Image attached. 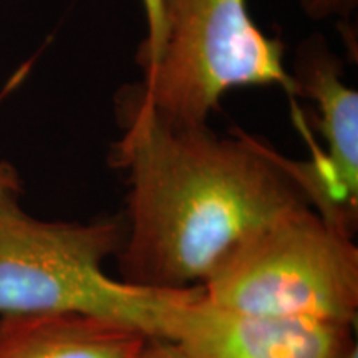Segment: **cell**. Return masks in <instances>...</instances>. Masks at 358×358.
I'll return each mask as SVG.
<instances>
[{"mask_svg":"<svg viewBox=\"0 0 358 358\" xmlns=\"http://www.w3.org/2000/svg\"><path fill=\"white\" fill-rule=\"evenodd\" d=\"M302 12L312 20H348L355 13L358 0H297Z\"/></svg>","mask_w":358,"mask_h":358,"instance_id":"9","label":"cell"},{"mask_svg":"<svg viewBox=\"0 0 358 358\" xmlns=\"http://www.w3.org/2000/svg\"><path fill=\"white\" fill-rule=\"evenodd\" d=\"M201 289L206 301L234 310L353 327L358 249L353 236L302 206L239 241Z\"/></svg>","mask_w":358,"mask_h":358,"instance_id":"4","label":"cell"},{"mask_svg":"<svg viewBox=\"0 0 358 358\" xmlns=\"http://www.w3.org/2000/svg\"><path fill=\"white\" fill-rule=\"evenodd\" d=\"M284 50L254 22L248 0H163L158 48L143 82L128 88L166 122L201 127L236 88L277 87L295 98Z\"/></svg>","mask_w":358,"mask_h":358,"instance_id":"3","label":"cell"},{"mask_svg":"<svg viewBox=\"0 0 358 358\" xmlns=\"http://www.w3.org/2000/svg\"><path fill=\"white\" fill-rule=\"evenodd\" d=\"M17 169L0 161V313L82 312L158 335L163 303L174 290L111 279L105 262L124 239L120 217L42 221L22 206Z\"/></svg>","mask_w":358,"mask_h":358,"instance_id":"2","label":"cell"},{"mask_svg":"<svg viewBox=\"0 0 358 358\" xmlns=\"http://www.w3.org/2000/svg\"><path fill=\"white\" fill-rule=\"evenodd\" d=\"M352 332L334 322L216 306L201 287L173 292L158 319V337L191 358H345L357 345Z\"/></svg>","mask_w":358,"mask_h":358,"instance_id":"6","label":"cell"},{"mask_svg":"<svg viewBox=\"0 0 358 358\" xmlns=\"http://www.w3.org/2000/svg\"><path fill=\"white\" fill-rule=\"evenodd\" d=\"M295 96L312 101L324 150L307 161L287 158L308 204L337 229L353 236L358 222V92L343 78L330 43L313 34L295 50L290 69Z\"/></svg>","mask_w":358,"mask_h":358,"instance_id":"5","label":"cell"},{"mask_svg":"<svg viewBox=\"0 0 358 358\" xmlns=\"http://www.w3.org/2000/svg\"><path fill=\"white\" fill-rule=\"evenodd\" d=\"M138 358H191L178 343L168 338L148 337Z\"/></svg>","mask_w":358,"mask_h":358,"instance_id":"10","label":"cell"},{"mask_svg":"<svg viewBox=\"0 0 358 358\" xmlns=\"http://www.w3.org/2000/svg\"><path fill=\"white\" fill-rule=\"evenodd\" d=\"M345 358H358V347H357V345H355V347H353V348H352V350L347 353V355H345Z\"/></svg>","mask_w":358,"mask_h":358,"instance_id":"11","label":"cell"},{"mask_svg":"<svg viewBox=\"0 0 358 358\" xmlns=\"http://www.w3.org/2000/svg\"><path fill=\"white\" fill-rule=\"evenodd\" d=\"M110 161L128 185L120 280L151 290L201 287L234 245L264 224L310 206L287 158L245 131L179 127L129 92Z\"/></svg>","mask_w":358,"mask_h":358,"instance_id":"1","label":"cell"},{"mask_svg":"<svg viewBox=\"0 0 358 358\" xmlns=\"http://www.w3.org/2000/svg\"><path fill=\"white\" fill-rule=\"evenodd\" d=\"M146 340L134 325L93 313L0 317V358H138Z\"/></svg>","mask_w":358,"mask_h":358,"instance_id":"7","label":"cell"},{"mask_svg":"<svg viewBox=\"0 0 358 358\" xmlns=\"http://www.w3.org/2000/svg\"><path fill=\"white\" fill-rule=\"evenodd\" d=\"M146 19V37L138 50V64L143 69L155 55L163 24V0H141Z\"/></svg>","mask_w":358,"mask_h":358,"instance_id":"8","label":"cell"}]
</instances>
